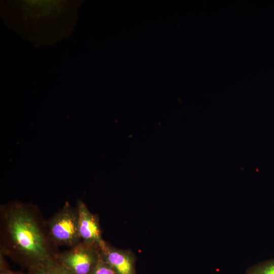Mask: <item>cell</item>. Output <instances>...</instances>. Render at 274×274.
<instances>
[{
    "label": "cell",
    "mask_w": 274,
    "mask_h": 274,
    "mask_svg": "<svg viewBox=\"0 0 274 274\" xmlns=\"http://www.w3.org/2000/svg\"><path fill=\"white\" fill-rule=\"evenodd\" d=\"M5 256L3 252L0 251V274H25L22 272L13 270L11 269Z\"/></svg>",
    "instance_id": "obj_9"
},
{
    "label": "cell",
    "mask_w": 274,
    "mask_h": 274,
    "mask_svg": "<svg viewBox=\"0 0 274 274\" xmlns=\"http://www.w3.org/2000/svg\"><path fill=\"white\" fill-rule=\"evenodd\" d=\"M99 252L102 259L107 262L117 274H136L135 257L131 251L117 249L107 242Z\"/></svg>",
    "instance_id": "obj_5"
},
{
    "label": "cell",
    "mask_w": 274,
    "mask_h": 274,
    "mask_svg": "<svg viewBox=\"0 0 274 274\" xmlns=\"http://www.w3.org/2000/svg\"><path fill=\"white\" fill-rule=\"evenodd\" d=\"M244 274H274V258L253 264L247 269Z\"/></svg>",
    "instance_id": "obj_7"
},
{
    "label": "cell",
    "mask_w": 274,
    "mask_h": 274,
    "mask_svg": "<svg viewBox=\"0 0 274 274\" xmlns=\"http://www.w3.org/2000/svg\"><path fill=\"white\" fill-rule=\"evenodd\" d=\"M37 206L19 201L0 207V251L26 268L57 252Z\"/></svg>",
    "instance_id": "obj_1"
},
{
    "label": "cell",
    "mask_w": 274,
    "mask_h": 274,
    "mask_svg": "<svg viewBox=\"0 0 274 274\" xmlns=\"http://www.w3.org/2000/svg\"><path fill=\"white\" fill-rule=\"evenodd\" d=\"M79 213L68 201L47 221L49 238L55 246L73 247L81 242L78 230Z\"/></svg>",
    "instance_id": "obj_2"
},
{
    "label": "cell",
    "mask_w": 274,
    "mask_h": 274,
    "mask_svg": "<svg viewBox=\"0 0 274 274\" xmlns=\"http://www.w3.org/2000/svg\"><path fill=\"white\" fill-rule=\"evenodd\" d=\"M91 274H117L113 268L100 257Z\"/></svg>",
    "instance_id": "obj_8"
},
{
    "label": "cell",
    "mask_w": 274,
    "mask_h": 274,
    "mask_svg": "<svg viewBox=\"0 0 274 274\" xmlns=\"http://www.w3.org/2000/svg\"><path fill=\"white\" fill-rule=\"evenodd\" d=\"M56 254L43 261L27 268V273L71 274L58 261L56 257Z\"/></svg>",
    "instance_id": "obj_6"
},
{
    "label": "cell",
    "mask_w": 274,
    "mask_h": 274,
    "mask_svg": "<svg viewBox=\"0 0 274 274\" xmlns=\"http://www.w3.org/2000/svg\"><path fill=\"white\" fill-rule=\"evenodd\" d=\"M76 206L79 213L78 230L81 242L93 245L100 250L107 242L102 237L98 217L91 212L81 200L77 201Z\"/></svg>",
    "instance_id": "obj_4"
},
{
    "label": "cell",
    "mask_w": 274,
    "mask_h": 274,
    "mask_svg": "<svg viewBox=\"0 0 274 274\" xmlns=\"http://www.w3.org/2000/svg\"><path fill=\"white\" fill-rule=\"evenodd\" d=\"M96 247L80 242L69 250L56 254L58 261L71 274H91L100 259Z\"/></svg>",
    "instance_id": "obj_3"
}]
</instances>
